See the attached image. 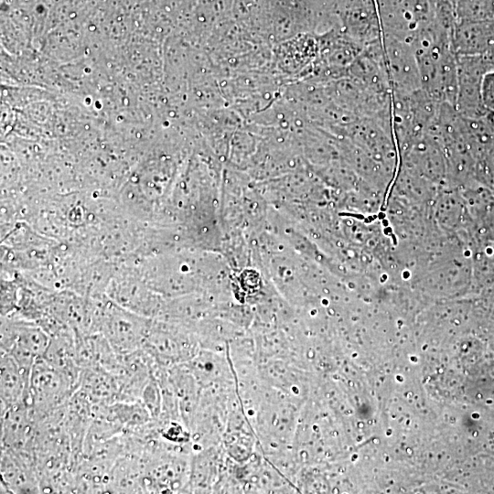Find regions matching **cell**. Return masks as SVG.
<instances>
[{
	"mask_svg": "<svg viewBox=\"0 0 494 494\" xmlns=\"http://www.w3.org/2000/svg\"><path fill=\"white\" fill-rule=\"evenodd\" d=\"M139 401L147 410L152 420H157L162 412V392L154 374L144 387Z\"/></svg>",
	"mask_w": 494,
	"mask_h": 494,
	"instance_id": "obj_14",
	"label": "cell"
},
{
	"mask_svg": "<svg viewBox=\"0 0 494 494\" xmlns=\"http://www.w3.org/2000/svg\"><path fill=\"white\" fill-rule=\"evenodd\" d=\"M384 57L392 93L407 94L422 89L417 59L412 45L382 35Z\"/></svg>",
	"mask_w": 494,
	"mask_h": 494,
	"instance_id": "obj_4",
	"label": "cell"
},
{
	"mask_svg": "<svg viewBox=\"0 0 494 494\" xmlns=\"http://www.w3.org/2000/svg\"><path fill=\"white\" fill-rule=\"evenodd\" d=\"M480 95L484 107L494 111V70L487 72L481 81Z\"/></svg>",
	"mask_w": 494,
	"mask_h": 494,
	"instance_id": "obj_15",
	"label": "cell"
},
{
	"mask_svg": "<svg viewBox=\"0 0 494 494\" xmlns=\"http://www.w3.org/2000/svg\"><path fill=\"white\" fill-rule=\"evenodd\" d=\"M452 45L456 56H484L494 64V19L457 22Z\"/></svg>",
	"mask_w": 494,
	"mask_h": 494,
	"instance_id": "obj_9",
	"label": "cell"
},
{
	"mask_svg": "<svg viewBox=\"0 0 494 494\" xmlns=\"http://www.w3.org/2000/svg\"><path fill=\"white\" fill-rule=\"evenodd\" d=\"M36 431L37 424L29 404L1 411V449L34 454Z\"/></svg>",
	"mask_w": 494,
	"mask_h": 494,
	"instance_id": "obj_7",
	"label": "cell"
},
{
	"mask_svg": "<svg viewBox=\"0 0 494 494\" xmlns=\"http://www.w3.org/2000/svg\"><path fill=\"white\" fill-rule=\"evenodd\" d=\"M77 389L76 381L39 358L30 373L29 405L35 416L46 414L66 405Z\"/></svg>",
	"mask_w": 494,
	"mask_h": 494,
	"instance_id": "obj_2",
	"label": "cell"
},
{
	"mask_svg": "<svg viewBox=\"0 0 494 494\" xmlns=\"http://www.w3.org/2000/svg\"><path fill=\"white\" fill-rule=\"evenodd\" d=\"M50 340L42 328L26 323H5L1 330V354H8L20 365L32 370Z\"/></svg>",
	"mask_w": 494,
	"mask_h": 494,
	"instance_id": "obj_5",
	"label": "cell"
},
{
	"mask_svg": "<svg viewBox=\"0 0 494 494\" xmlns=\"http://www.w3.org/2000/svg\"><path fill=\"white\" fill-rule=\"evenodd\" d=\"M456 111L467 118H481L488 110L480 95L484 75L494 70V64L484 56H456Z\"/></svg>",
	"mask_w": 494,
	"mask_h": 494,
	"instance_id": "obj_3",
	"label": "cell"
},
{
	"mask_svg": "<svg viewBox=\"0 0 494 494\" xmlns=\"http://www.w3.org/2000/svg\"><path fill=\"white\" fill-rule=\"evenodd\" d=\"M375 1L381 36H391L411 44L415 35L435 19L436 0Z\"/></svg>",
	"mask_w": 494,
	"mask_h": 494,
	"instance_id": "obj_1",
	"label": "cell"
},
{
	"mask_svg": "<svg viewBox=\"0 0 494 494\" xmlns=\"http://www.w3.org/2000/svg\"><path fill=\"white\" fill-rule=\"evenodd\" d=\"M153 360L142 349L119 354L117 366L112 373L118 383L120 401H138L153 375Z\"/></svg>",
	"mask_w": 494,
	"mask_h": 494,
	"instance_id": "obj_8",
	"label": "cell"
},
{
	"mask_svg": "<svg viewBox=\"0 0 494 494\" xmlns=\"http://www.w3.org/2000/svg\"><path fill=\"white\" fill-rule=\"evenodd\" d=\"M0 358L1 411L29 404L31 370L20 365L8 354H1Z\"/></svg>",
	"mask_w": 494,
	"mask_h": 494,
	"instance_id": "obj_10",
	"label": "cell"
},
{
	"mask_svg": "<svg viewBox=\"0 0 494 494\" xmlns=\"http://www.w3.org/2000/svg\"><path fill=\"white\" fill-rule=\"evenodd\" d=\"M77 390L81 391L93 404H109L120 401L114 375L103 369L81 370Z\"/></svg>",
	"mask_w": 494,
	"mask_h": 494,
	"instance_id": "obj_13",
	"label": "cell"
},
{
	"mask_svg": "<svg viewBox=\"0 0 494 494\" xmlns=\"http://www.w3.org/2000/svg\"><path fill=\"white\" fill-rule=\"evenodd\" d=\"M2 493H39L33 453L1 449Z\"/></svg>",
	"mask_w": 494,
	"mask_h": 494,
	"instance_id": "obj_6",
	"label": "cell"
},
{
	"mask_svg": "<svg viewBox=\"0 0 494 494\" xmlns=\"http://www.w3.org/2000/svg\"><path fill=\"white\" fill-rule=\"evenodd\" d=\"M106 493H147L141 458L132 454L120 456L108 477Z\"/></svg>",
	"mask_w": 494,
	"mask_h": 494,
	"instance_id": "obj_11",
	"label": "cell"
},
{
	"mask_svg": "<svg viewBox=\"0 0 494 494\" xmlns=\"http://www.w3.org/2000/svg\"><path fill=\"white\" fill-rule=\"evenodd\" d=\"M137 321L120 316L112 317L103 324L101 333L118 354L129 353L142 348L146 331Z\"/></svg>",
	"mask_w": 494,
	"mask_h": 494,
	"instance_id": "obj_12",
	"label": "cell"
}]
</instances>
